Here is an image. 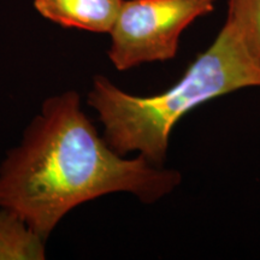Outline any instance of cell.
Wrapping results in <instances>:
<instances>
[{"instance_id": "6da1fadb", "label": "cell", "mask_w": 260, "mask_h": 260, "mask_svg": "<svg viewBox=\"0 0 260 260\" xmlns=\"http://www.w3.org/2000/svg\"><path fill=\"white\" fill-rule=\"evenodd\" d=\"M181 174L139 155L124 159L100 138L74 90L45 100L17 147L0 165V207L44 240L71 210L126 191L152 204L180 186Z\"/></svg>"}, {"instance_id": "7a4b0ae2", "label": "cell", "mask_w": 260, "mask_h": 260, "mask_svg": "<svg viewBox=\"0 0 260 260\" xmlns=\"http://www.w3.org/2000/svg\"><path fill=\"white\" fill-rule=\"evenodd\" d=\"M248 87H260V64L225 21L210 47L169 89L151 96L133 95L96 75L87 103L99 115L104 140L116 153L124 157L139 152L162 167L170 134L182 117L201 104Z\"/></svg>"}, {"instance_id": "3957f363", "label": "cell", "mask_w": 260, "mask_h": 260, "mask_svg": "<svg viewBox=\"0 0 260 260\" xmlns=\"http://www.w3.org/2000/svg\"><path fill=\"white\" fill-rule=\"evenodd\" d=\"M214 5L216 0H125L109 32L110 60L124 71L172 59L183 31Z\"/></svg>"}, {"instance_id": "277c9868", "label": "cell", "mask_w": 260, "mask_h": 260, "mask_svg": "<svg viewBox=\"0 0 260 260\" xmlns=\"http://www.w3.org/2000/svg\"><path fill=\"white\" fill-rule=\"evenodd\" d=\"M124 0H34L42 17L64 28L110 32Z\"/></svg>"}, {"instance_id": "5b68a950", "label": "cell", "mask_w": 260, "mask_h": 260, "mask_svg": "<svg viewBox=\"0 0 260 260\" xmlns=\"http://www.w3.org/2000/svg\"><path fill=\"white\" fill-rule=\"evenodd\" d=\"M45 242L19 214L0 210V260L45 259Z\"/></svg>"}, {"instance_id": "8992f818", "label": "cell", "mask_w": 260, "mask_h": 260, "mask_svg": "<svg viewBox=\"0 0 260 260\" xmlns=\"http://www.w3.org/2000/svg\"><path fill=\"white\" fill-rule=\"evenodd\" d=\"M226 21L236 28L260 64V0H229Z\"/></svg>"}]
</instances>
